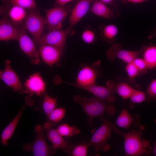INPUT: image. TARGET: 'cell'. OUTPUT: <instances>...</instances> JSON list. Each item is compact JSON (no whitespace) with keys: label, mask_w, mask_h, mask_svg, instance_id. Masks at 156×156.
<instances>
[{"label":"cell","mask_w":156,"mask_h":156,"mask_svg":"<svg viewBox=\"0 0 156 156\" xmlns=\"http://www.w3.org/2000/svg\"><path fill=\"white\" fill-rule=\"evenodd\" d=\"M58 133L64 137L68 138L79 134L80 130L75 126H70L66 123L59 125L56 129Z\"/></svg>","instance_id":"25"},{"label":"cell","mask_w":156,"mask_h":156,"mask_svg":"<svg viewBox=\"0 0 156 156\" xmlns=\"http://www.w3.org/2000/svg\"><path fill=\"white\" fill-rule=\"evenodd\" d=\"M74 101L79 105L86 114L87 123L92 127V120L95 117H101L107 113L109 115H114L116 109L111 104L107 103L96 97L88 99L79 95L73 97Z\"/></svg>","instance_id":"1"},{"label":"cell","mask_w":156,"mask_h":156,"mask_svg":"<svg viewBox=\"0 0 156 156\" xmlns=\"http://www.w3.org/2000/svg\"><path fill=\"white\" fill-rule=\"evenodd\" d=\"M155 122L156 124V118L155 120ZM152 152L154 155L156 156V141L152 148Z\"/></svg>","instance_id":"37"},{"label":"cell","mask_w":156,"mask_h":156,"mask_svg":"<svg viewBox=\"0 0 156 156\" xmlns=\"http://www.w3.org/2000/svg\"><path fill=\"white\" fill-rule=\"evenodd\" d=\"M36 133L34 141L22 146L27 152H31L35 156H48L52 155L56 151L52 146L47 143L45 139L44 129L40 125L36 126L34 129Z\"/></svg>","instance_id":"5"},{"label":"cell","mask_w":156,"mask_h":156,"mask_svg":"<svg viewBox=\"0 0 156 156\" xmlns=\"http://www.w3.org/2000/svg\"><path fill=\"white\" fill-rule=\"evenodd\" d=\"M46 24L45 18L41 15L39 10L36 8L27 11L22 25L35 40L39 43Z\"/></svg>","instance_id":"4"},{"label":"cell","mask_w":156,"mask_h":156,"mask_svg":"<svg viewBox=\"0 0 156 156\" xmlns=\"http://www.w3.org/2000/svg\"><path fill=\"white\" fill-rule=\"evenodd\" d=\"M23 25L19 26L18 40L20 48L30 59L31 63L38 64L40 61L39 51L27 33Z\"/></svg>","instance_id":"8"},{"label":"cell","mask_w":156,"mask_h":156,"mask_svg":"<svg viewBox=\"0 0 156 156\" xmlns=\"http://www.w3.org/2000/svg\"><path fill=\"white\" fill-rule=\"evenodd\" d=\"M140 72L145 71L148 69L146 63L143 59L137 57L132 62Z\"/></svg>","instance_id":"34"},{"label":"cell","mask_w":156,"mask_h":156,"mask_svg":"<svg viewBox=\"0 0 156 156\" xmlns=\"http://www.w3.org/2000/svg\"><path fill=\"white\" fill-rule=\"evenodd\" d=\"M100 99L108 104H111L115 100L113 94L115 93L114 88L105 87L95 84L82 88Z\"/></svg>","instance_id":"16"},{"label":"cell","mask_w":156,"mask_h":156,"mask_svg":"<svg viewBox=\"0 0 156 156\" xmlns=\"http://www.w3.org/2000/svg\"><path fill=\"white\" fill-rule=\"evenodd\" d=\"M73 0H55V5H66L67 3Z\"/></svg>","instance_id":"35"},{"label":"cell","mask_w":156,"mask_h":156,"mask_svg":"<svg viewBox=\"0 0 156 156\" xmlns=\"http://www.w3.org/2000/svg\"><path fill=\"white\" fill-rule=\"evenodd\" d=\"M125 70L129 78L131 79H133L140 73L132 62L127 64Z\"/></svg>","instance_id":"33"},{"label":"cell","mask_w":156,"mask_h":156,"mask_svg":"<svg viewBox=\"0 0 156 156\" xmlns=\"http://www.w3.org/2000/svg\"><path fill=\"white\" fill-rule=\"evenodd\" d=\"M19 26H15L3 17L0 21V40L1 41L18 40Z\"/></svg>","instance_id":"18"},{"label":"cell","mask_w":156,"mask_h":156,"mask_svg":"<svg viewBox=\"0 0 156 156\" xmlns=\"http://www.w3.org/2000/svg\"><path fill=\"white\" fill-rule=\"evenodd\" d=\"M69 34L68 29L55 30L43 34L41 37L39 43L40 45L45 44L56 47L63 52L65 47L67 35Z\"/></svg>","instance_id":"9"},{"label":"cell","mask_w":156,"mask_h":156,"mask_svg":"<svg viewBox=\"0 0 156 156\" xmlns=\"http://www.w3.org/2000/svg\"><path fill=\"white\" fill-rule=\"evenodd\" d=\"M147 99L149 101L156 100V78L152 80L146 90Z\"/></svg>","instance_id":"32"},{"label":"cell","mask_w":156,"mask_h":156,"mask_svg":"<svg viewBox=\"0 0 156 156\" xmlns=\"http://www.w3.org/2000/svg\"><path fill=\"white\" fill-rule=\"evenodd\" d=\"M12 5H17L26 10H30L37 8L35 0H8Z\"/></svg>","instance_id":"29"},{"label":"cell","mask_w":156,"mask_h":156,"mask_svg":"<svg viewBox=\"0 0 156 156\" xmlns=\"http://www.w3.org/2000/svg\"><path fill=\"white\" fill-rule=\"evenodd\" d=\"M141 127L140 129H133L127 133L121 132L124 140V148L125 155L139 156L148 155L152 152V148L149 141L142 137Z\"/></svg>","instance_id":"2"},{"label":"cell","mask_w":156,"mask_h":156,"mask_svg":"<svg viewBox=\"0 0 156 156\" xmlns=\"http://www.w3.org/2000/svg\"><path fill=\"white\" fill-rule=\"evenodd\" d=\"M72 9L71 6L65 5H55L45 10L46 25L49 31L61 29L63 22Z\"/></svg>","instance_id":"6"},{"label":"cell","mask_w":156,"mask_h":156,"mask_svg":"<svg viewBox=\"0 0 156 156\" xmlns=\"http://www.w3.org/2000/svg\"><path fill=\"white\" fill-rule=\"evenodd\" d=\"M46 136L51 142V146L56 151L60 149L63 151L69 153L74 145L69 140H66L60 135L56 129L52 127L45 129Z\"/></svg>","instance_id":"13"},{"label":"cell","mask_w":156,"mask_h":156,"mask_svg":"<svg viewBox=\"0 0 156 156\" xmlns=\"http://www.w3.org/2000/svg\"><path fill=\"white\" fill-rule=\"evenodd\" d=\"M134 122V118L126 109H123L117 118L115 125L128 130Z\"/></svg>","instance_id":"23"},{"label":"cell","mask_w":156,"mask_h":156,"mask_svg":"<svg viewBox=\"0 0 156 156\" xmlns=\"http://www.w3.org/2000/svg\"><path fill=\"white\" fill-rule=\"evenodd\" d=\"M89 146L88 143L74 145L69 153V155L72 156H87Z\"/></svg>","instance_id":"28"},{"label":"cell","mask_w":156,"mask_h":156,"mask_svg":"<svg viewBox=\"0 0 156 156\" xmlns=\"http://www.w3.org/2000/svg\"><path fill=\"white\" fill-rule=\"evenodd\" d=\"M39 52L43 61L50 66L59 62L63 52L56 47L45 44L41 45Z\"/></svg>","instance_id":"17"},{"label":"cell","mask_w":156,"mask_h":156,"mask_svg":"<svg viewBox=\"0 0 156 156\" xmlns=\"http://www.w3.org/2000/svg\"><path fill=\"white\" fill-rule=\"evenodd\" d=\"M24 87L25 93L38 96L44 94L46 89L45 82L40 74L36 73L30 75L26 80Z\"/></svg>","instance_id":"14"},{"label":"cell","mask_w":156,"mask_h":156,"mask_svg":"<svg viewBox=\"0 0 156 156\" xmlns=\"http://www.w3.org/2000/svg\"><path fill=\"white\" fill-rule=\"evenodd\" d=\"M0 14L3 15L14 25L20 26L23 23L27 15V10L20 6L11 5L8 0H2Z\"/></svg>","instance_id":"7"},{"label":"cell","mask_w":156,"mask_h":156,"mask_svg":"<svg viewBox=\"0 0 156 156\" xmlns=\"http://www.w3.org/2000/svg\"><path fill=\"white\" fill-rule=\"evenodd\" d=\"M144 48L143 47L140 50L137 51L121 50L119 49V45L114 44L108 49L107 55L110 59L116 57L127 64L132 62L138 57L143 52Z\"/></svg>","instance_id":"15"},{"label":"cell","mask_w":156,"mask_h":156,"mask_svg":"<svg viewBox=\"0 0 156 156\" xmlns=\"http://www.w3.org/2000/svg\"><path fill=\"white\" fill-rule=\"evenodd\" d=\"M100 30L101 39L110 44L114 41L118 31L117 27L113 24L101 25Z\"/></svg>","instance_id":"22"},{"label":"cell","mask_w":156,"mask_h":156,"mask_svg":"<svg viewBox=\"0 0 156 156\" xmlns=\"http://www.w3.org/2000/svg\"><path fill=\"white\" fill-rule=\"evenodd\" d=\"M102 124L94 133L89 141V146L94 147L97 152L103 150L106 152L110 148L107 142L111 137V133L114 132L117 134L121 135L122 132L109 120L105 118L101 117Z\"/></svg>","instance_id":"3"},{"label":"cell","mask_w":156,"mask_h":156,"mask_svg":"<svg viewBox=\"0 0 156 156\" xmlns=\"http://www.w3.org/2000/svg\"><path fill=\"white\" fill-rule=\"evenodd\" d=\"M142 58L149 70L156 69V46L152 45L144 47Z\"/></svg>","instance_id":"21"},{"label":"cell","mask_w":156,"mask_h":156,"mask_svg":"<svg viewBox=\"0 0 156 156\" xmlns=\"http://www.w3.org/2000/svg\"><path fill=\"white\" fill-rule=\"evenodd\" d=\"M10 63L9 60L6 61L5 68L0 72V79L6 85L14 91L20 93H25L24 86L21 83L18 75L11 68Z\"/></svg>","instance_id":"10"},{"label":"cell","mask_w":156,"mask_h":156,"mask_svg":"<svg viewBox=\"0 0 156 156\" xmlns=\"http://www.w3.org/2000/svg\"><path fill=\"white\" fill-rule=\"evenodd\" d=\"M134 89L129 84L124 82L118 83L114 87L115 92L124 100L129 98Z\"/></svg>","instance_id":"26"},{"label":"cell","mask_w":156,"mask_h":156,"mask_svg":"<svg viewBox=\"0 0 156 156\" xmlns=\"http://www.w3.org/2000/svg\"><path fill=\"white\" fill-rule=\"evenodd\" d=\"M146 93L135 89L129 99L132 103L135 104L145 101L146 99Z\"/></svg>","instance_id":"31"},{"label":"cell","mask_w":156,"mask_h":156,"mask_svg":"<svg viewBox=\"0 0 156 156\" xmlns=\"http://www.w3.org/2000/svg\"><path fill=\"white\" fill-rule=\"evenodd\" d=\"M127 1L133 3H140L146 1L148 0H127Z\"/></svg>","instance_id":"36"},{"label":"cell","mask_w":156,"mask_h":156,"mask_svg":"<svg viewBox=\"0 0 156 156\" xmlns=\"http://www.w3.org/2000/svg\"><path fill=\"white\" fill-rule=\"evenodd\" d=\"M112 0H101V1L104 3H108L110 2Z\"/></svg>","instance_id":"38"},{"label":"cell","mask_w":156,"mask_h":156,"mask_svg":"<svg viewBox=\"0 0 156 156\" xmlns=\"http://www.w3.org/2000/svg\"><path fill=\"white\" fill-rule=\"evenodd\" d=\"M93 0V1H94V0Z\"/></svg>","instance_id":"39"},{"label":"cell","mask_w":156,"mask_h":156,"mask_svg":"<svg viewBox=\"0 0 156 156\" xmlns=\"http://www.w3.org/2000/svg\"><path fill=\"white\" fill-rule=\"evenodd\" d=\"M93 66L86 65L82 67L77 74L76 83L70 84L81 88L95 84L99 73Z\"/></svg>","instance_id":"11"},{"label":"cell","mask_w":156,"mask_h":156,"mask_svg":"<svg viewBox=\"0 0 156 156\" xmlns=\"http://www.w3.org/2000/svg\"><path fill=\"white\" fill-rule=\"evenodd\" d=\"M23 106L16 115L2 131L1 141L3 145L6 146L8 141L12 137L25 108Z\"/></svg>","instance_id":"19"},{"label":"cell","mask_w":156,"mask_h":156,"mask_svg":"<svg viewBox=\"0 0 156 156\" xmlns=\"http://www.w3.org/2000/svg\"><path fill=\"white\" fill-rule=\"evenodd\" d=\"M65 114L66 110L64 108H56L47 116L48 121L46 123L49 126L52 127L62 121Z\"/></svg>","instance_id":"24"},{"label":"cell","mask_w":156,"mask_h":156,"mask_svg":"<svg viewBox=\"0 0 156 156\" xmlns=\"http://www.w3.org/2000/svg\"><path fill=\"white\" fill-rule=\"evenodd\" d=\"M81 38L85 43L91 44L96 40V36L94 30L89 27L86 28L81 35Z\"/></svg>","instance_id":"30"},{"label":"cell","mask_w":156,"mask_h":156,"mask_svg":"<svg viewBox=\"0 0 156 156\" xmlns=\"http://www.w3.org/2000/svg\"><path fill=\"white\" fill-rule=\"evenodd\" d=\"M57 99L47 94L44 96L42 103L43 111L47 116L52 111L56 108Z\"/></svg>","instance_id":"27"},{"label":"cell","mask_w":156,"mask_h":156,"mask_svg":"<svg viewBox=\"0 0 156 156\" xmlns=\"http://www.w3.org/2000/svg\"><path fill=\"white\" fill-rule=\"evenodd\" d=\"M90 11L94 14L107 19H112L116 14L112 8L101 1L94 0L90 8Z\"/></svg>","instance_id":"20"},{"label":"cell","mask_w":156,"mask_h":156,"mask_svg":"<svg viewBox=\"0 0 156 156\" xmlns=\"http://www.w3.org/2000/svg\"><path fill=\"white\" fill-rule=\"evenodd\" d=\"M93 1L92 0H80L72 9L69 18V27L67 28L70 34L74 33L73 28L86 14Z\"/></svg>","instance_id":"12"}]
</instances>
